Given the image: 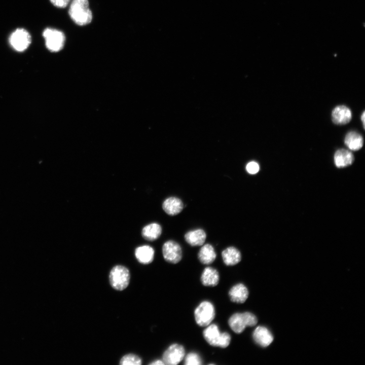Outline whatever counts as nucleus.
Returning <instances> with one entry per match:
<instances>
[{"mask_svg": "<svg viewBox=\"0 0 365 365\" xmlns=\"http://www.w3.org/2000/svg\"><path fill=\"white\" fill-rule=\"evenodd\" d=\"M68 13L72 20L78 25H86L92 20L88 0H71Z\"/></svg>", "mask_w": 365, "mask_h": 365, "instance_id": "f257e3e1", "label": "nucleus"}, {"mask_svg": "<svg viewBox=\"0 0 365 365\" xmlns=\"http://www.w3.org/2000/svg\"><path fill=\"white\" fill-rule=\"evenodd\" d=\"M203 335L206 341L211 346L225 348L227 347L231 340L228 332H221L216 324H209L204 330Z\"/></svg>", "mask_w": 365, "mask_h": 365, "instance_id": "f03ea898", "label": "nucleus"}, {"mask_svg": "<svg viewBox=\"0 0 365 365\" xmlns=\"http://www.w3.org/2000/svg\"><path fill=\"white\" fill-rule=\"evenodd\" d=\"M258 319L252 313L245 312L235 313L228 319V324L231 330L236 334H240L246 326H253L257 324Z\"/></svg>", "mask_w": 365, "mask_h": 365, "instance_id": "7ed1b4c3", "label": "nucleus"}, {"mask_svg": "<svg viewBox=\"0 0 365 365\" xmlns=\"http://www.w3.org/2000/svg\"><path fill=\"white\" fill-rule=\"evenodd\" d=\"M215 316L214 306L208 301L201 302L194 311L196 322L200 326H206L210 324Z\"/></svg>", "mask_w": 365, "mask_h": 365, "instance_id": "20e7f679", "label": "nucleus"}, {"mask_svg": "<svg viewBox=\"0 0 365 365\" xmlns=\"http://www.w3.org/2000/svg\"><path fill=\"white\" fill-rule=\"evenodd\" d=\"M130 278L129 270L122 265L114 266L111 270L109 275L111 286L118 290H122L128 286Z\"/></svg>", "mask_w": 365, "mask_h": 365, "instance_id": "39448f33", "label": "nucleus"}, {"mask_svg": "<svg viewBox=\"0 0 365 365\" xmlns=\"http://www.w3.org/2000/svg\"><path fill=\"white\" fill-rule=\"evenodd\" d=\"M43 36L45 40L46 46L50 51L56 52L63 48L65 37L62 31L54 28H47L44 30Z\"/></svg>", "mask_w": 365, "mask_h": 365, "instance_id": "423d86ee", "label": "nucleus"}, {"mask_svg": "<svg viewBox=\"0 0 365 365\" xmlns=\"http://www.w3.org/2000/svg\"><path fill=\"white\" fill-rule=\"evenodd\" d=\"M31 41L29 33L24 29L18 28L10 35L9 42L12 48L18 52L26 50Z\"/></svg>", "mask_w": 365, "mask_h": 365, "instance_id": "0eeeda50", "label": "nucleus"}, {"mask_svg": "<svg viewBox=\"0 0 365 365\" xmlns=\"http://www.w3.org/2000/svg\"><path fill=\"white\" fill-rule=\"evenodd\" d=\"M185 349L184 346L177 343L170 345L164 352L162 361L164 364L176 365L184 358Z\"/></svg>", "mask_w": 365, "mask_h": 365, "instance_id": "6e6552de", "label": "nucleus"}, {"mask_svg": "<svg viewBox=\"0 0 365 365\" xmlns=\"http://www.w3.org/2000/svg\"><path fill=\"white\" fill-rule=\"evenodd\" d=\"M162 253L165 260L169 263L176 264L182 258L181 246L173 240H168L164 243Z\"/></svg>", "mask_w": 365, "mask_h": 365, "instance_id": "1a4fd4ad", "label": "nucleus"}, {"mask_svg": "<svg viewBox=\"0 0 365 365\" xmlns=\"http://www.w3.org/2000/svg\"><path fill=\"white\" fill-rule=\"evenodd\" d=\"M248 290L243 283H239L233 285L229 291L230 300L234 303L242 304L248 297Z\"/></svg>", "mask_w": 365, "mask_h": 365, "instance_id": "9d476101", "label": "nucleus"}, {"mask_svg": "<svg viewBox=\"0 0 365 365\" xmlns=\"http://www.w3.org/2000/svg\"><path fill=\"white\" fill-rule=\"evenodd\" d=\"M252 337L257 344L263 347L269 346L273 340V337L270 332L262 326L256 328L253 332Z\"/></svg>", "mask_w": 365, "mask_h": 365, "instance_id": "9b49d317", "label": "nucleus"}, {"mask_svg": "<svg viewBox=\"0 0 365 365\" xmlns=\"http://www.w3.org/2000/svg\"><path fill=\"white\" fill-rule=\"evenodd\" d=\"M332 120L338 125H344L349 123L352 118L350 110L345 105L336 106L333 111Z\"/></svg>", "mask_w": 365, "mask_h": 365, "instance_id": "f8f14e48", "label": "nucleus"}, {"mask_svg": "<svg viewBox=\"0 0 365 365\" xmlns=\"http://www.w3.org/2000/svg\"><path fill=\"white\" fill-rule=\"evenodd\" d=\"M162 208L167 214L170 215H175L182 211L184 204L180 199L175 197H170L164 201Z\"/></svg>", "mask_w": 365, "mask_h": 365, "instance_id": "ddd939ff", "label": "nucleus"}, {"mask_svg": "<svg viewBox=\"0 0 365 365\" xmlns=\"http://www.w3.org/2000/svg\"><path fill=\"white\" fill-rule=\"evenodd\" d=\"M202 284L206 286H215L220 280V275L217 270L212 267H206L201 275Z\"/></svg>", "mask_w": 365, "mask_h": 365, "instance_id": "4468645a", "label": "nucleus"}, {"mask_svg": "<svg viewBox=\"0 0 365 365\" xmlns=\"http://www.w3.org/2000/svg\"><path fill=\"white\" fill-rule=\"evenodd\" d=\"M154 250L149 245H142L137 247L135 250V256L137 261L143 264L151 263L154 260Z\"/></svg>", "mask_w": 365, "mask_h": 365, "instance_id": "2eb2a0df", "label": "nucleus"}, {"mask_svg": "<svg viewBox=\"0 0 365 365\" xmlns=\"http://www.w3.org/2000/svg\"><path fill=\"white\" fill-rule=\"evenodd\" d=\"M224 263L227 266H234L239 263L241 254L239 250L235 247L230 246L224 249L222 252Z\"/></svg>", "mask_w": 365, "mask_h": 365, "instance_id": "dca6fc26", "label": "nucleus"}, {"mask_svg": "<svg viewBox=\"0 0 365 365\" xmlns=\"http://www.w3.org/2000/svg\"><path fill=\"white\" fill-rule=\"evenodd\" d=\"M354 161L353 154L345 149L337 150L334 155V163L338 168L345 167L350 165Z\"/></svg>", "mask_w": 365, "mask_h": 365, "instance_id": "f3484780", "label": "nucleus"}, {"mask_svg": "<svg viewBox=\"0 0 365 365\" xmlns=\"http://www.w3.org/2000/svg\"><path fill=\"white\" fill-rule=\"evenodd\" d=\"M206 235L205 231L201 229L192 230L185 235L186 242L191 246H201L205 242Z\"/></svg>", "mask_w": 365, "mask_h": 365, "instance_id": "a211bd4d", "label": "nucleus"}, {"mask_svg": "<svg viewBox=\"0 0 365 365\" xmlns=\"http://www.w3.org/2000/svg\"><path fill=\"white\" fill-rule=\"evenodd\" d=\"M216 254L213 247L210 244H206L200 248L198 257L200 262L205 265H209L215 260Z\"/></svg>", "mask_w": 365, "mask_h": 365, "instance_id": "6ab92c4d", "label": "nucleus"}, {"mask_svg": "<svg viewBox=\"0 0 365 365\" xmlns=\"http://www.w3.org/2000/svg\"><path fill=\"white\" fill-rule=\"evenodd\" d=\"M344 142L350 150L357 151L362 148L363 140L362 136L358 133L351 131L346 135Z\"/></svg>", "mask_w": 365, "mask_h": 365, "instance_id": "aec40b11", "label": "nucleus"}, {"mask_svg": "<svg viewBox=\"0 0 365 365\" xmlns=\"http://www.w3.org/2000/svg\"><path fill=\"white\" fill-rule=\"evenodd\" d=\"M162 233V228L157 223H151L145 227L142 230L143 237L150 241L158 239Z\"/></svg>", "mask_w": 365, "mask_h": 365, "instance_id": "412c9836", "label": "nucleus"}, {"mask_svg": "<svg viewBox=\"0 0 365 365\" xmlns=\"http://www.w3.org/2000/svg\"><path fill=\"white\" fill-rule=\"evenodd\" d=\"M141 363V359L138 356L132 353L126 354L120 361L121 365H140Z\"/></svg>", "mask_w": 365, "mask_h": 365, "instance_id": "4be33fe9", "label": "nucleus"}, {"mask_svg": "<svg viewBox=\"0 0 365 365\" xmlns=\"http://www.w3.org/2000/svg\"><path fill=\"white\" fill-rule=\"evenodd\" d=\"M184 363L186 365H200L202 360L200 355L195 352H191L185 357Z\"/></svg>", "mask_w": 365, "mask_h": 365, "instance_id": "5701e85b", "label": "nucleus"}, {"mask_svg": "<svg viewBox=\"0 0 365 365\" xmlns=\"http://www.w3.org/2000/svg\"><path fill=\"white\" fill-rule=\"evenodd\" d=\"M259 165L258 163L254 161L249 162L246 166V170L247 172L251 174H256L259 172Z\"/></svg>", "mask_w": 365, "mask_h": 365, "instance_id": "b1692460", "label": "nucleus"}, {"mask_svg": "<svg viewBox=\"0 0 365 365\" xmlns=\"http://www.w3.org/2000/svg\"><path fill=\"white\" fill-rule=\"evenodd\" d=\"M50 1L55 7L64 8L68 5L70 0H50Z\"/></svg>", "mask_w": 365, "mask_h": 365, "instance_id": "393cba45", "label": "nucleus"}, {"mask_svg": "<svg viewBox=\"0 0 365 365\" xmlns=\"http://www.w3.org/2000/svg\"><path fill=\"white\" fill-rule=\"evenodd\" d=\"M149 364L160 365V364H164V363L163 361H162V360L157 359V360H155L153 361V362H151Z\"/></svg>", "mask_w": 365, "mask_h": 365, "instance_id": "a878e982", "label": "nucleus"}, {"mask_svg": "<svg viewBox=\"0 0 365 365\" xmlns=\"http://www.w3.org/2000/svg\"><path fill=\"white\" fill-rule=\"evenodd\" d=\"M365 116V114H364V112H363L361 116V120L362 121V122L363 124V127L364 128V122H365V120H364L365 116Z\"/></svg>", "mask_w": 365, "mask_h": 365, "instance_id": "bb28decb", "label": "nucleus"}]
</instances>
